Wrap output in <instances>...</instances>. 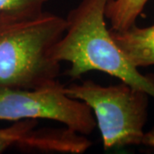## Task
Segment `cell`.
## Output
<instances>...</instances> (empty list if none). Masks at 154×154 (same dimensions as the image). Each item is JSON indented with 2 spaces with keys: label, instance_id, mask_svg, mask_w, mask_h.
Returning a JSON list of instances; mask_svg holds the SVG:
<instances>
[{
  "label": "cell",
  "instance_id": "obj_3",
  "mask_svg": "<svg viewBox=\"0 0 154 154\" xmlns=\"http://www.w3.org/2000/svg\"><path fill=\"white\" fill-rule=\"evenodd\" d=\"M63 92L91 109L105 150L142 145L148 116L146 92L122 82L103 86L92 80L64 86Z\"/></svg>",
  "mask_w": 154,
  "mask_h": 154
},
{
  "label": "cell",
  "instance_id": "obj_1",
  "mask_svg": "<svg viewBox=\"0 0 154 154\" xmlns=\"http://www.w3.org/2000/svg\"><path fill=\"white\" fill-rule=\"evenodd\" d=\"M66 26V19L44 11L0 12V91L60 82L61 63L51 52Z\"/></svg>",
  "mask_w": 154,
  "mask_h": 154
},
{
  "label": "cell",
  "instance_id": "obj_4",
  "mask_svg": "<svg viewBox=\"0 0 154 154\" xmlns=\"http://www.w3.org/2000/svg\"><path fill=\"white\" fill-rule=\"evenodd\" d=\"M63 87L58 82L36 89L0 91V121L46 119L83 135L91 134L97 126L92 110L85 103L69 97Z\"/></svg>",
  "mask_w": 154,
  "mask_h": 154
},
{
  "label": "cell",
  "instance_id": "obj_2",
  "mask_svg": "<svg viewBox=\"0 0 154 154\" xmlns=\"http://www.w3.org/2000/svg\"><path fill=\"white\" fill-rule=\"evenodd\" d=\"M110 0H82L66 18V30L51 55L67 62L66 75L78 80L92 70L116 77L154 99V75H142L116 44L106 27L105 9Z\"/></svg>",
  "mask_w": 154,
  "mask_h": 154
},
{
  "label": "cell",
  "instance_id": "obj_9",
  "mask_svg": "<svg viewBox=\"0 0 154 154\" xmlns=\"http://www.w3.org/2000/svg\"><path fill=\"white\" fill-rule=\"evenodd\" d=\"M142 145L154 148V128H152L148 132L145 133Z\"/></svg>",
  "mask_w": 154,
  "mask_h": 154
},
{
  "label": "cell",
  "instance_id": "obj_7",
  "mask_svg": "<svg viewBox=\"0 0 154 154\" xmlns=\"http://www.w3.org/2000/svg\"><path fill=\"white\" fill-rule=\"evenodd\" d=\"M149 0H110L105 9V17L111 30L121 31L135 24Z\"/></svg>",
  "mask_w": 154,
  "mask_h": 154
},
{
  "label": "cell",
  "instance_id": "obj_8",
  "mask_svg": "<svg viewBox=\"0 0 154 154\" xmlns=\"http://www.w3.org/2000/svg\"><path fill=\"white\" fill-rule=\"evenodd\" d=\"M50 0H0V12H28L43 11L45 5Z\"/></svg>",
  "mask_w": 154,
  "mask_h": 154
},
{
  "label": "cell",
  "instance_id": "obj_5",
  "mask_svg": "<svg viewBox=\"0 0 154 154\" xmlns=\"http://www.w3.org/2000/svg\"><path fill=\"white\" fill-rule=\"evenodd\" d=\"M92 141L80 133L63 127H38V119L13 122L0 128V153L16 148L37 153L82 154Z\"/></svg>",
  "mask_w": 154,
  "mask_h": 154
},
{
  "label": "cell",
  "instance_id": "obj_6",
  "mask_svg": "<svg viewBox=\"0 0 154 154\" xmlns=\"http://www.w3.org/2000/svg\"><path fill=\"white\" fill-rule=\"evenodd\" d=\"M111 36L126 56L138 69L154 65V25L146 28L133 25L128 29H110Z\"/></svg>",
  "mask_w": 154,
  "mask_h": 154
}]
</instances>
